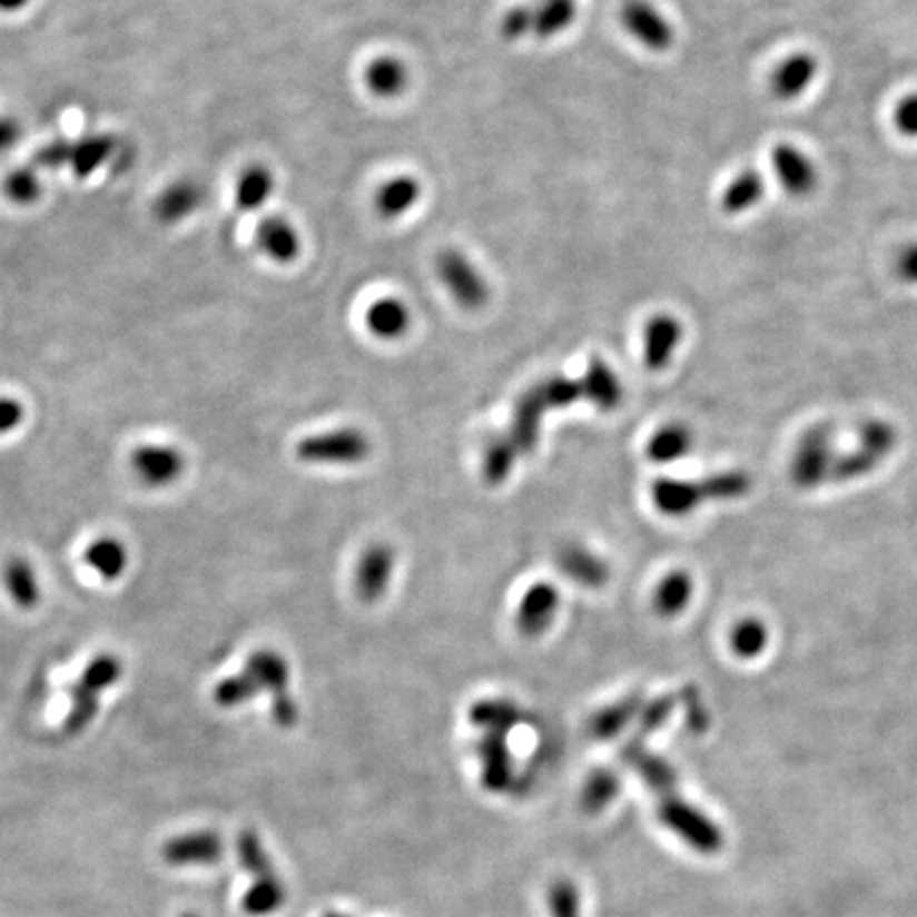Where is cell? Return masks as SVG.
<instances>
[{
	"mask_svg": "<svg viewBox=\"0 0 917 917\" xmlns=\"http://www.w3.org/2000/svg\"><path fill=\"white\" fill-rule=\"evenodd\" d=\"M642 708V697L640 694H629V697L617 701L614 706H608V708L596 711L595 716L591 718V722H589V733L593 734L599 741L612 739V737L622 733L633 718L640 716Z\"/></svg>",
	"mask_w": 917,
	"mask_h": 917,
	"instance_id": "obj_22",
	"label": "cell"
},
{
	"mask_svg": "<svg viewBox=\"0 0 917 917\" xmlns=\"http://www.w3.org/2000/svg\"><path fill=\"white\" fill-rule=\"evenodd\" d=\"M896 273L903 280L917 285V243L900 252L896 259Z\"/></svg>",
	"mask_w": 917,
	"mask_h": 917,
	"instance_id": "obj_48",
	"label": "cell"
},
{
	"mask_svg": "<svg viewBox=\"0 0 917 917\" xmlns=\"http://www.w3.org/2000/svg\"><path fill=\"white\" fill-rule=\"evenodd\" d=\"M832 440L835 432L830 425H814L802 432L790 457V481L795 486L811 491L828 482L830 465L837 455Z\"/></svg>",
	"mask_w": 917,
	"mask_h": 917,
	"instance_id": "obj_2",
	"label": "cell"
},
{
	"mask_svg": "<svg viewBox=\"0 0 917 917\" xmlns=\"http://www.w3.org/2000/svg\"><path fill=\"white\" fill-rule=\"evenodd\" d=\"M26 0H0V7L2 9H18V7H22Z\"/></svg>",
	"mask_w": 917,
	"mask_h": 917,
	"instance_id": "obj_51",
	"label": "cell"
},
{
	"mask_svg": "<svg viewBox=\"0 0 917 917\" xmlns=\"http://www.w3.org/2000/svg\"><path fill=\"white\" fill-rule=\"evenodd\" d=\"M86 563L102 580L114 582L128 568V551L115 538H100L86 551Z\"/></svg>",
	"mask_w": 917,
	"mask_h": 917,
	"instance_id": "obj_29",
	"label": "cell"
},
{
	"mask_svg": "<svg viewBox=\"0 0 917 917\" xmlns=\"http://www.w3.org/2000/svg\"><path fill=\"white\" fill-rule=\"evenodd\" d=\"M367 329L385 341L400 338L411 325V310L397 298H381L369 304L366 313Z\"/></svg>",
	"mask_w": 917,
	"mask_h": 917,
	"instance_id": "obj_19",
	"label": "cell"
},
{
	"mask_svg": "<svg viewBox=\"0 0 917 917\" xmlns=\"http://www.w3.org/2000/svg\"><path fill=\"white\" fill-rule=\"evenodd\" d=\"M544 413H546V406H544V402H542V397H540V393L535 387L527 391L519 400V404L514 408L512 425H510V434H507V437L512 440V444L516 446L519 455H525V453H531L535 448L538 437H540V423H542Z\"/></svg>",
	"mask_w": 917,
	"mask_h": 917,
	"instance_id": "obj_14",
	"label": "cell"
},
{
	"mask_svg": "<svg viewBox=\"0 0 917 917\" xmlns=\"http://www.w3.org/2000/svg\"><path fill=\"white\" fill-rule=\"evenodd\" d=\"M582 387H584V397L593 402L603 413L614 411L622 400V385H620L619 376L601 359L591 362L586 376L582 378Z\"/></svg>",
	"mask_w": 917,
	"mask_h": 917,
	"instance_id": "obj_20",
	"label": "cell"
},
{
	"mask_svg": "<svg viewBox=\"0 0 917 917\" xmlns=\"http://www.w3.org/2000/svg\"><path fill=\"white\" fill-rule=\"evenodd\" d=\"M257 243L262 252L266 253L270 259L278 264L294 262L299 253V238L296 228L280 219V217H268L264 224L257 228Z\"/></svg>",
	"mask_w": 917,
	"mask_h": 917,
	"instance_id": "obj_18",
	"label": "cell"
},
{
	"mask_svg": "<svg viewBox=\"0 0 917 917\" xmlns=\"http://www.w3.org/2000/svg\"><path fill=\"white\" fill-rule=\"evenodd\" d=\"M184 917H196V916H184Z\"/></svg>",
	"mask_w": 917,
	"mask_h": 917,
	"instance_id": "obj_53",
	"label": "cell"
},
{
	"mask_svg": "<svg viewBox=\"0 0 917 917\" xmlns=\"http://www.w3.org/2000/svg\"><path fill=\"white\" fill-rule=\"evenodd\" d=\"M676 706H678V699L671 697V694L659 697V699L650 701L648 706H643L640 716H638V731L633 734V739H629V741L645 746L648 737L657 733V731L665 724L667 720L671 718Z\"/></svg>",
	"mask_w": 917,
	"mask_h": 917,
	"instance_id": "obj_39",
	"label": "cell"
},
{
	"mask_svg": "<svg viewBox=\"0 0 917 917\" xmlns=\"http://www.w3.org/2000/svg\"><path fill=\"white\" fill-rule=\"evenodd\" d=\"M771 164L781 187L792 196H807L818 184V172L814 164L795 145H776L771 151Z\"/></svg>",
	"mask_w": 917,
	"mask_h": 917,
	"instance_id": "obj_9",
	"label": "cell"
},
{
	"mask_svg": "<svg viewBox=\"0 0 917 917\" xmlns=\"http://www.w3.org/2000/svg\"><path fill=\"white\" fill-rule=\"evenodd\" d=\"M270 194H273V175L266 168L255 166L240 177L236 196H238L240 207L252 210V208L262 207Z\"/></svg>",
	"mask_w": 917,
	"mask_h": 917,
	"instance_id": "obj_40",
	"label": "cell"
},
{
	"mask_svg": "<svg viewBox=\"0 0 917 917\" xmlns=\"http://www.w3.org/2000/svg\"><path fill=\"white\" fill-rule=\"evenodd\" d=\"M884 461L872 457L862 446H856L848 453H837L830 465V476L828 482L832 484H846V482L860 481L872 474Z\"/></svg>",
	"mask_w": 917,
	"mask_h": 917,
	"instance_id": "obj_32",
	"label": "cell"
},
{
	"mask_svg": "<svg viewBox=\"0 0 917 917\" xmlns=\"http://www.w3.org/2000/svg\"><path fill=\"white\" fill-rule=\"evenodd\" d=\"M221 854H224V844L210 830L170 839L168 844H164V849H161L164 860L168 865H175V867L210 865V862H217L221 858Z\"/></svg>",
	"mask_w": 917,
	"mask_h": 917,
	"instance_id": "obj_13",
	"label": "cell"
},
{
	"mask_svg": "<svg viewBox=\"0 0 917 917\" xmlns=\"http://www.w3.org/2000/svg\"><path fill=\"white\" fill-rule=\"evenodd\" d=\"M132 467L147 486H168L184 474L185 458L175 446H140Z\"/></svg>",
	"mask_w": 917,
	"mask_h": 917,
	"instance_id": "obj_8",
	"label": "cell"
},
{
	"mask_svg": "<svg viewBox=\"0 0 917 917\" xmlns=\"http://www.w3.org/2000/svg\"><path fill=\"white\" fill-rule=\"evenodd\" d=\"M245 671L252 676L259 690H268L273 694V701L292 697L287 692L289 667L280 654L270 652V650H259L249 657Z\"/></svg>",
	"mask_w": 917,
	"mask_h": 917,
	"instance_id": "obj_17",
	"label": "cell"
},
{
	"mask_svg": "<svg viewBox=\"0 0 917 917\" xmlns=\"http://www.w3.org/2000/svg\"><path fill=\"white\" fill-rule=\"evenodd\" d=\"M893 121L903 137L917 138V93H909L903 100H898Z\"/></svg>",
	"mask_w": 917,
	"mask_h": 917,
	"instance_id": "obj_45",
	"label": "cell"
},
{
	"mask_svg": "<svg viewBox=\"0 0 917 917\" xmlns=\"http://www.w3.org/2000/svg\"><path fill=\"white\" fill-rule=\"evenodd\" d=\"M858 446L879 461L890 457L898 446V432L890 421L869 418L858 430Z\"/></svg>",
	"mask_w": 917,
	"mask_h": 917,
	"instance_id": "obj_34",
	"label": "cell"
},
{
	"mask_svg": "<svg viewBox=\"0 0 917 917\" xmlns=\"http://www.w3.org/2000/svg\"><path fill=\"white\" fill-rule=\"evenodd\" d=\"M559 568L582 586H601L608 580V565L586 549L568 546L559 556Z\"/></svg>",
	"mask_w": 917,
	"mask_h": 917,
	"instance_id": "obj_25",
	"label": "cell"
},
{
	"mask_svg": "<svg viewBox=\"0 0 917 917\" xmlns=\"http://www.w3.org/2000/svg\"><path fill=\"white\" fill-rule=\"evenodd\" d=\"M395 565V554L385 544L369 546L355 570V591L367 603L381 599L390 586L391 573Z\"/></svg>",
	"mask_w": 917,
	"mask_h": 917,
	"instance_id": "obj_10",
	"label": "cell"
},
{
	"mask_svg": "<svg viewBox=\"0 0 917 917\" xmlns=\"http://www.w3.org/2000/svg\"><path fill=\"white\" fill-rule=\"evenodd\" d=\"M13 132H16L13 124H9V121H0V149H4V147L13 140Z\"/></svg>",
	"mask_w": 917,
	"mask_h": 917,
	"instance_id": "obj_50",
	"label": "cell"
},
{
	"mask_svg": "<svg viewBox=\"0 0 917 917\" xmlns=\"http://www.w3.org/2000/svg\"><path fill=\"white\" fill-rule=\"evenodd\" d=\"M573 16H575L573 0H544L540 11L535 13L533 30L546 39L565 30L573 22Z\"/></svg>",
	"mask_w": 917,
	"mask_h": 917,
	"instance_id": "obj_38",
	"label": "cell"
},
{
	"mask_svg": "<svg viewBox=\"0 0 917 917\" xmlns=\"http://www.w3.org/2000/svg\"><path fill=\"white\" fill-rule=\"evenodd\" d=\"M652 502L665 516H688L697 507L708 502L701 481H678L661 479L652 484Z\"/></svg>",
	"mask_w": 917,
	"mask_h": 917,
	"instance_id": "obj_12",
	"label": "cell"
},
{
	"mask_svg": "<svg viewBox=\"0 0 917 917\" xmlns=\"http://www.w3.org/2000/svg\"><path fill=\"white\" fill-rule=\"evenodd\" d=\"M4 586H7L11 599L23 610L34 608L41 599L37 573L22 556H13L4 565Z\"/></svg>",
	"mask_w": 917,
	"mask_h": 917,
	"instance_id": "obj_27",
	"label": "cell"
},
{
	"mask_svg": "<svg viewBox=\"0 0 917 917\" xmlns=\"http://www.w3.org/2000/svg\"><path fill=\"white\" fill-rule=\"evenodd\" d=\"M325 917H348V916H343V914H327V916H325Z\"/></svg>",
	"mask_w": 917,
	"mask_h": 917,
	"instance_id": "obj_52",
	"label": "cell"
},
{
	"mask_svg": "<svg viewBox=\"0 0 917 917\" xmlns=\"http://www.w3.org/2000/svg\"><path fill=\"white\" fill-rule=\"evenodd\" d=\"M659 820L682 841H687L690 848L701 854H716L724 844L720 828L703 811L688 805L684 799H678L676 795L661 799Z\"/></svg>",
	"mask_w": 917,
	"mask_h": 917,
	"instance_id": "obj_3",
	"label": "cell"
},
{
	"mask_svg": "<svg viewBox=\"0 0 917 917\" xmlns=\"http://www.w3.org/2000/svg\"><path fill=\"white\" fill-rule=\"evenodd\" d=\"M549 903L552 917H580V895L570 879L554 881Z\"/></svg>",
	"mask_w": 917,
	"mask_h": 917,
	"instance_id": "obj_44",
	"label": "cell"
},
{
	"mask_svg": "<svg viewBox=\"0 0 917 917\" xmlns=\"http://www.w3.org/2000/svg\"><path fill=\"white\" fill-rule=\"evenodd\" d=\"M535 390L540 393L546 411H551V408H568V406H572L573 402H578V400L584 397L582 381H570V378H563V376L549 378L546 383L538 385Z\"/></svg>",
	"mask_w": 917,
	"mask_h": 917,
	"instance_id": "obj_41",
	"label": "cell"
},
{
	"mask_svg": "<svg viewBox=\"0 0 917 917\" xmlns=\"http://www.w3.org/2000/svg\"><path fill=\"white\" fill-rule=\"evenodd\" d=\"M9 191L18 200H30L32 196H37V181H34V177H30L26 172H18L9 181Z\"/></svg>",
	"mask_w": 917,
	"mask_h": 917,
	"instance_id": "obj_49",
	"label": "cell"
},
{
	"mask_svg": "<svg viewBox=\"0 0 917 917\" xmlns=\"http://www.w3.org/2000/svg\"><path fill=\"white\" fill-rule=\"evenodd\" d=\"M238 858H240L243 867L252 875H255V879L275 875L270 858H268L266 849L262 846L259 837L253 830L240 832V837H238Z\"/></svg>",
	"mask_w": 917,
	"mask_h": 917,
	"instance_id": "obj_43",
	"label": "cell"
},
{
	"mask_svg": "<svg viewBox=\"0 0 917 917\" xmlns=\"http://www.w3.org/2000/svg\"><path fill=\"white\" fill-rule=\"evenodd\" d=\"M818 75V60L809 53H795L786 58L771 75V90L781 100H795L807 92Z\"/></svg>",
	"mask_w": 917,
	"mask_h": 917,
	"instance_id": "obj_15",
	"label": "cell"
},
{
	"mask_svg": "<svg viewBox=\"0 0 917 917\" xmlns=\"http://www.w3.org/2000/svg\"><path fill=\"white\" fill-rule=\"evenodd\" d=\"M620 780L614 771L599 769L589 776V780L582 788V807L589 814H596L605 809L610 802L619 797Z\"/></svg>",
	"mask_w": 917,
	"mask_h": 917,
	"instance_id": "obj_37",
	"label": "cell"
},
{
	"mask_svg": "<svg viewBox=\"0 0 917 917\" xmlns=\"http://www.w3.org/2000/svg\"><path fill=\"white\" fill-rule=\"evenodd\" d=\"M285 903V890L276 875L255 879L252 888L243 898V909L253 917H266L278 911Z\"/></svg>",
	"mask_w": 917,
	"mask_h": 917,
	"instance_id": "obj_33",
	"label": "cell"
},
{
	"mask_svg": "<svg viewBox=\"0 0 917 917\" xmlns=\"http://www.w3.org/2000/svg\"><path fill=\"white\" fill-rule=\"evenodd\" d=\"M692 448V432L682 423H669L661 427L648 442V457L659 465L676 463L682 457H687Z\"/></svg>",
	"mask_w": 917,
	"mask_h": 917,
	"instance_id": "obj_23",
	"label": "cell"
},
{
	"mask_svg": "<svg viewBox=\"0 0 917 917\" xmlns=\"http://www.w3.org/2000/svg\"><path fill=\"white\" fill-rule=\"evenodd\" d=\"M472 724L484 733L507 734L521 722V710L505 699H486L470 711Z\"/></svg>",
	"mask_w": 917,
	"mask_h": 917,
	"instance_id": "obj_26",
	"label": "cell"
},
{
	"mask_svg": "<svg viewBox=\"0 0 917 917\" xmlns=\"http://www.w3.org/2000/svg\"><path fill=\"white\" fill-rule=\"evenodd\" d=\"M437 275L461 306L479 308L486 302V283L465 255L442 253L437 259Z\"/></svg>",
	"mask_w": 917,
	"mask_h": 917,
	"instance_id": "obj_5",
	"label": "cell"
},
{
	"mask_svg": "<svg viewBox=\"0 0 917 917\" xmlns=\"http://www.w3.org/2000/svg\"><path fill=\"white\" fill-rule=\"evenodd\" d=\"M23 418V406L11 397H0V434H9L20 427Z\"/></svg>",
	"mask_w": 917,
	"mask_h": 917,
	"instance_id": "obj_47",
	"label": "cell"
},
{
	"mask_svg": "<svg viewBox=\"0 0 917 917\" xmlns=\"http://www.w3.org/2000/svg\"><path fill=\"white\" fill-rule=\"evenodd\" d=\"M479 755L482 760V783L493 792L505 790L512 783V757L507 752L504 734L484 733L479 743Z\"/></svg>",
	"mask_w": 917,
	"mask_h": 917,
	"instance_id": "obj_16",
	"label": "cell"
},
{
	"mask_svg": "<svg viewBox=\"0 0 917 917\" xmlns=\"http://www.w3.org/2000/svg\"><path fill=\"white\" fill-rule=\"evenodd\" d=\"M262 690L255 684L252 676L247 671H243L240 676H231L226 678L224 682H219L215 688V703L221 708H236L243 706L247 701L255 699Z\"/></svg>",
	"mask_w": 917,
	"mask_h": 917,
	"instance_id": "obj_42",
	"label": "cell"
},
{
	"mask_svg": "<svg viewBox=\"0 0 917 917\" xmlns=\"http://www.w3.org/2000/svg\"><path fill=\"white\" fill-rule=\"evenodd\" d=\"M684 329L682 323L671 315L652 317L643 329V364L652 372L665 369L676 348L682 343Z\"/></svg>",
	"mask_w": 917,
	"mask_h": 917,
	"instance_id": "obj_7",
	"label": "cell"
},
{
	"mask_svg": "<svg viewBox=\"0 0 917 917\" xmlns=\"http://www.w3.org/2000/svg\"><path fill=\"white\" fill-rule=\"evenodd\" d=\"M364 79H366L367 90L374 96L393 98V96L404 92V88L408 83V70L397 58L383 56V58H376L367 65Z\"/></svg>",
	"mask_w": 917,
	"mask_h": 917,
	"instance_id": "obj_24",
	"label": "cell"
},
{
	"mask_svg": "<svg viewBox=\"0 0 917 917\" xmlns=\"http://www.w3.org/2000/svg\"><path fill=\"white\" fill-rule=\"evenodd\" d=\"M421 196V185L413 177H395L383 185L376 194V208L383 217L393 219L404 215L416 205Z\"/></svg>",
	"mask_w": 917,
	"mask_h": 917,
	"instance_id": "obj_28",
	"label": "cell"
},
{
	"mask_svg": "<svg viewBox=\"0 0 917 917\" xmlns=\"http://www.w3.org/2000/svg\"><path fill=\"white\" fill-rule=\"evenodd\" d=\"M692 593H694V582L690 573L682 572V570L667 573L665 578L659 582L654 599H652L657 614L663 619L680 617L687 610Z\"/></svg>",
	"mask_w": 917,
	"mask_h": 917,
	"instance_id": "obj_21",
	"label": "cell"
},
{
	"mask_svg": "<svg viewBox=\"0 0 917 917\" xmlns=\"http://www.w3.org/2000/svg\"><path fill=\"white\" fill-rule=\"evenodd\" d=\"M369 453L367 437L357 430H336L306 437L298 444V457L306 463L351 465L364 461Z\"/></svg>",
	"mask_w": 917,
	"mask_h": 917,
	"instance_id": "obj_4",
	"label": "cell"
},
{
	"mask_svg": "<svg viewBox=\"0 0 917 917\" xmlns=\"http://www.w3.org/2000/svg\"><path fill=\"white\" fill-rule=\"evenodd\" d=\"M519 457L516 446L512 444L510 437H495L486 453H484V461H482V472H484V481L489 484H502V482L510 476L514 463Z\"/></svg>",
	"mask_w": 917,
	"mask_h": 917,
	"instance_id": "obj_36",
	"label": "cell"
},
{
	"mask_svg": "<svg viewBox=\"0 0 917 917\" xmlns=\"http://www.w3.org/2000/svg\"><path fill=\"white\" fill-rule=\"evenodd\" d=\"M121 669H124L121 661L114 654H100L90 665L86 667L79 682L70 687L72 706H70L69 716L65 722L67 733H81L92 722L98 711V694L114 687L115 682L121 678Z\"/></svg>",
	"mask_w": 917,
	"mask_h": 917,
	"instance_id": "obj_1",
	"label": "cell"
},
{
	"mask_svg": "<svg viewBox=\"0 0 917 917\" xmlns=\"http://www.w3.org/2000/svg\"><path fill=\"white\" fill-rule=\"evenodd\" d=\"M533 20H535V13L529 11L525 7L512 9L504 18L502 32H504L507 39H519V37H523V34L527 32L529 28H533Z\"/></svg>",
	"mask_w": 917,
	"mask_h": 917,
	"instance_id": "obj_46",
	"label": "cell"
},
{
	"mask_svg": "<svg viewBox=\"0 0 917 917\" xmlns=\"http://www.w3.org/2000/svg\"><path fill=\"white\" fill-rule=\"evenodd\" d=\"M559 608V593L549 582H538L521 599L516 624L527 638H538L551 627Z\"/></svg>",
	"mask_w": 917,
	"mask_h": 917,
	"instance_id": "obj_11",
	"label": "cell"
},
{
	"mask_svg": "<svg viewBox=\"0 0 917 917\" xmlns=\"http://www.w3.org/2000/svg\"><path fill=\"white\" fill-rule=\"evenodd\" d=\"M765 196L762 177L755 170H743L737 175L722 194V210L729 215H739L757 207Z\"/></svg>",
	"mask_w": 917,
	"mask_h": 917,
	"instance_id": "obj_30",
	"label": "cell"
},
{
	"mask_svg": "<svg viewBox=\"0 0 917 917\" xmlns=\"http://www.w3.org/2000/svg\"><path fill=\"white\" fill-rule=\"evenodd\" d=\"M729 643L737 659H743V661L758 659L769 645V627L755 617L741 619L734 624Z\"/></svg>",
	"mask_w": 917,
	"mask_h": 917,
	"instance_id": "obj_31",
	"label": "cell"
},
{
	"mask_svg": "<svg viewBox=\"0 0 917 917\" xmlns=\"http://www.w3.org/2000/svg\"><path fill=\"white\" fill-rule=\"evenodd\" d=\"M701 482H703L708 502H734V500L746 497L752 491V479L739 470L710 474Z\"/></svg>",
	"mask_w": 917,
	"mask_h": 917,
	"instance_id": "obj_35",
	"label": "cell"
},
{
	"mask_svg": "<svg viewBox=\"0 0 917 917\" xmlns=\"http://www.w3.org/2000/svg\"><path fill=\"white\" fill-rule=\"evenodd\" d=\"M622 26L633 39L652 51H665L673 43V28L665 18L648 2L631 0L622 9Z\"/></svg>",
	"mask_w": 917,
	"mask_h": 917,
	"instance_id": "obj_6",
	"label": "cell"
}]
</instances>
